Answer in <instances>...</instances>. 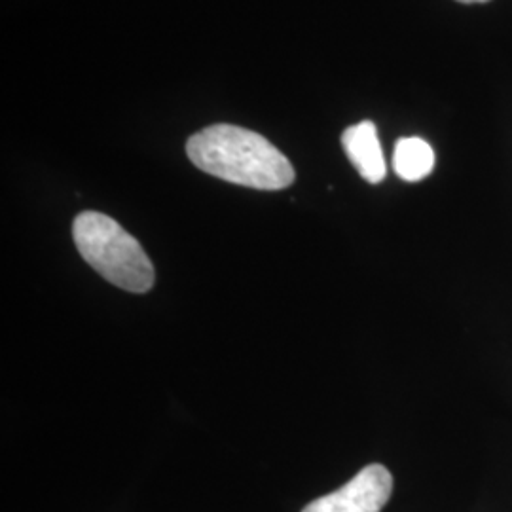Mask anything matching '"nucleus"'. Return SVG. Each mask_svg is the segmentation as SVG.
<instances>
[{"instance_id":"1","label":"nucleus","mask_w":512,"mask_h":512,"mask_svg":"<svg viewBox=\"0 0 512 512\" xmlns=\"http://www.w3.org/2000/svg\"><path fill=\"white\" fill-rule=\"evenodd\" d=\"M190 162L226 183L256 190H283L294 183L289 158L266 137L232 124L198 131L186 143Z\"/></svg>"},{"instance_id":"2","label":"nucleus","mask_w":512,"mask_h":512,"mask_svg":"<svg viewBox=\"0 0 512 512\" xmlns=\"http://www.w3.org/2000/svg\"><path fill=\"white\" fill-rule=\"evenodd\" d=\"M78 253L99 275L129 293H148L156 272L141 243L99 211H84L73 222Z\"/></svg>"},{"instance_id":"3","label":"nucleus","mask_w":512,"mask_h":512,"mask_svg":"<svg viewBox=\"0 0 512 512\" xmlns=\"http://www.w3.org/2000/svg\"><path fill=\"white\" fill-rule=\"evenodd\" d=\"M393 492V476L380 463H372L346 486L308 503L302 512H380Z\"/></svg>"},{"instance_id":"4","label":"nucleus","mask_w":512,"mask_h":512,"mask_svg":"<svg viewBox=\"0 0 512 512\" xmlns=\"http://www.w3.org/2000/svg\"><path fill=\"white\" fill-rule=\"evenodd\" d=\"M342 147L353 167L366 183H382L387 173L384 152L378 139V129L372 122H361L342 133Z\"/></svg>"},{"instance_id":"5","label":"nucleus","mask_w":512,"mask_h":512,"mask_svg":"<svg viewBox=\"0 0 512 512\" xmlns=\"http://www.w3.org/2000/svg\"><path fill=\"white\" fill-rule=\"evenodd\" d=\"M393 167L406 183H418L431 175L435 167V150L420 137L399 139L393 154Z\"/></svg>"},{"instance_id":"6","label":"nucleus","mask_w":512,"mask_h":512,"mask_svg":"<svg viewBox=\"0 0 512 512\" xmlns=\"http://www.w3.org/2000/svg\"><path fill=\"white\" fill-rule=\"evenodd\" d=\"M458 2H463V4H478V2H488V0H458Z\"/></svg>"}]
</instances>
